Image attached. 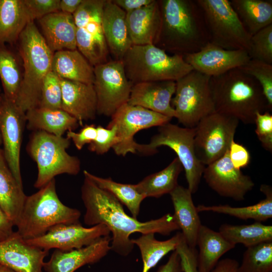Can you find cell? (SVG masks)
<instances>
[{"label": "cell", "instance_id": "1", "mask_svg": "<svg viewBox=\"0 0 272 272\" xmlns=\"http://www.w3.org/2000/svg\"><path fill=\"white\" fill-rule=\"evenodd\" d=\"M81 197L86 208L84 223L90 227L98 224L107 226L112 234L111 250L121 256L128 255L133 249L134 244L129 238L131 234L169 235L179 230L171 214L145 222L129 216L122 205L112 194L99 187L85 175L81 187Z\"/></svg>", "mask_w": 272, "mask_h": 272}, {"label": "cell", "instance_id": "2", "mask_svg": "<svg viewBox=\"0 0 272 272\" xmlns=\"http://www.w3.org/2000/svg\"><path fill=\"white\" fill-rule=\"evenodd\" d=\"M160 29L155 45L184 55L199 51L210 42L203 13L196 0H158Z\"/></svg>", "mask_w": 272, "mask_h": 272}, {"label": "cell", "instance_id": "3", "mask_svg": "<svg viewBox=\"0 0 272 272\" xmlns=\"http://www.w3.org/2000/svg\"><path fill=\"white\" fill-rule=\"evenodd\" d=\"M210 85L215 112L253 124L257 113L270 111L259 83L239 67L211 77Z\"/></svg>", "mask_w": 272, "mask_h": 272}, {"label": "cell", "instance_id": "4", "mask_svg": "<svg viewBox=\"0 0 272 272\" xmlns=\"http://www.w3.org/2000/svg\"><path fill=\"white\" fill-rule=\"evenodd\" d=\"M18 39L24 72L15 103L26 113L39 106L43 82L51 70L53 52L34 22L27 25Z\"/></svg>", "mask_w": 272, "mask_h": 272}, {"label": "cell", "instance_id": "5", "mask_svg": "<svg viewBox=\"0 0 272 272\" xmlns=\"http://www.w3.org/2000/svg\"><path fill=\"white\" fill-rule=\"evenodd\" d=\"M81 212L64 205L56 190L55 178L31 195L27 196L16 225L25 240L39 237L60 224L80 223Z\"/></svg>", "mask_w": 272, "mask_h": 272}, {"label": "cell", "instance_id": "6", "mask_svg": "<svg viewBox=\"0 0 272 272\" xmlns=\"http://www.w3.org/2000/svg\"><path fill=\"white\" fill-rule=\"evenodd\" d=\"M126 76L133 85L154 81H177L192 70L183 55H169L153 44L132 45L121 60Z\"/></svg>", "mask_w": 272, "mask_h": 272}, {"label": "cell", "instance_id": "7", "mask_svg": "<svg viewBox=\"0 0 272 272\" xmlns=\"http://www.w3.org/2000/svg\"><path fill=\"white\" fill-rule=\"evenodd\" d=\"M70 145V141L67 138L42 130H37L33 133L27 150L37 165L35 187L41 188L59 174L76 175L79 173V159L66 152Z\"/></svg>", "mask_w": 272, "mask_h": 272}, {"label": "cell", "instance_id": "8", "mask_svg": "<svg viewBox=\"0 0 272 272\" xmlns=\"http://www.w3.org/2000/svg\"><path fill=\"white\" fill-rule=\"evenodd\" d=\"M203 13L210 42L228 50L250 49V35L228 0H196Z\"/></svg>", "mask_w": 272, "mask_h": 272}, {"label": "cell", "instance_id": "9", "mask_svg": "<svg viewBox=\"0 0 272 272\" xmlns=\"http://www.w3.org/2000/svg\"><path fill=\"white\" fill-rule=\"evenodd\" d=\"M210 78L192 70L176 81L171 104L175 110V117L185 127H194L201 119L215 112Z\"/></svg>", "mask_w": 272, "mask_h": 272}, {"label": "cell", "instance_id": "10", "mask_svg": "<svg viewBox=\"0 0 272 272\" xmlns=\"http://www.w3.org/2000/svg\"><path fill=\"white\" fill-rule=\"evenodd\" d=\"M195 128L181 127L170 122L159 127L158 132L148 144H142L141 153L152 155L160 146H167L177 155L192 194L198 190L205 166L198 160L194 150Z\"/></svg>", "mask_w": 272, "mask_h": 272}, {"label": "cell", "instance_id": "11", "mask_svg": "<svg viewBox=\"0 0 272 272\" xmlns=\"http://www.w3.org/2000/svg\"><path fill=\"white\" fill-rule=\"evenodd\" d=\"M105 0H83L73 15L77 49L94 67L108 61L109 54L102 26Z\"/></svg>", "mask_w": 272, "mask_h": 272}, {"label": "cell", "instance_id": "12", "mask_svg": "<svg viewBox=\"0 0 272 272\" xmlns=\"http://www.w3.org/2000/svg\"><path fill=\"white\" fill-rule=\"evenodd\" d=\"M239 121L227 114L215 112L201 119L195 128L196 156L204 166L222 157L234 140Z\"/></svg>", "mask_w": 272, "mask_h": 272}, {"label": "cell", "instance_id": "13", "mask_svg": "<svg viewBox=\"0 0 272 272\" xmlns=\"http://www.w3.org/2000/svg\"><path fill=\"white\" fill-rule=\"evenodd\" d=\"M94 73L97 114L111 117L128 102L133 84L126 76L121 60L113 59L96 65Z\"/></svg>", "mask_w": 272, "mask_h": 272}, {"label": "cell", "instance_id": "14", "mask_svg": "<svg viewBox=\"0 0 272 272\" xmlns=\"http://www.w3.org/2000/svg\"><path fill=\"white\" fill-rule=\"evenodd\" d=\"M172 118L143 107L127 103L121 106L111 116L108 126L116 129L117 143L113 146L114 153L125 156L129 153H140L141 144L135 142L134 135L141 130L160 126L170 122Z\"/></svg>", "mask_w": 272, "mask_h": 272}, {"label": "cell", "instance_id": "15", "mask_svg": "<svg viewBox=\"0 0 272 272\" xmlns=\"http://www.w3.org/2000/svg\"><path fill=\"white\" fill-rule=\"evenodd\" d=\"M110 233L108 228L103 224L85 227L80 223L60 224L41 236L25 240L29 244L47 251L51 249L70 251L88 246L102 237L109 236Z\"/></svg>", "mask_w": 272, "mask_h": 272}, {"label": "cell", "instance_id": "16", "mask_svg": "<svg viewBox=\"0 0 272 272\" xmlns=\"http://www.w3.org/2000/svg\"><path fill=\"white\" fill-rule=\"evenodd\" d=\"M25 113L15 101L3 96L0 100V133L4 145V156L18 184L22 187L20 170V150Z\"/></svg>", "mask_w": 272, "mask_h": 272}, {"label": "cell", "instance_id": "17", "mask_svg": "<svg viewBox=\"0 0 272 272\" xmlns=\"http://www.w3.org/2000/svg\"><path fill=\"white\" fill-rule=\"evenodd\" d=\"M202 176L208 186L219 195L238 201L244 200L254 186L250 176L233 166L229 149L220 159L205 167Z\"/></svg>", "mask_w": 272, "mask_h": 272}, {"label": "cell", "instance_id": "18", "mask_svg": "<svg viewBox=\"0 0 272 272\" xmlns=\"http://www.w3.org/2000/svg\"><path fill=\"white\" fill-rule=\"evenodd\" d=\"M183 58L193 70L211 77L241 67L251 59L246 50H228L210 42L197 52L184 55Z\"/></svg>", "mask_w": 272, "mask_h": 272}, {"label": "cell", "instance_id": "19", "mask_svg": "<svg viewBox=\"0 0 272 272\" xmlns=\"http://www.w3.org/2000/svg\"><path fill=\"white\" fill-rule=\"evenodd\" d=\"M49 251L27 243L17 232L0 242V263L15 272H43Z\"/></svg>", "mask_w": 272, "mask_h": 272}, {"label": "cell", "instance_id": "20", "mask_svg": "<svg viewBox=\"0 0 272 272\" xmlns=\"http://www.w3.org/2000/svg\"><path fill=\"white\" fill-rule=\"evenodd\" d=\"M111 237H102L92 244L70 251L55 249L48 261L44 262L45 272H74L80 267L98 262L111 250Z\"/></svg>", "mask_w": 272, "mask_h": 272}, {"label": "cell", "instance_id": "21", "mask_svg": "<svg viewBox=\"0 0 272 272\" xmlns=\"http://www.w3.org/2000/svg\"><path fill=\"white\" fill-rule=\"evenodd\" d=\"M176 89V82L162 81L133 84L127 103L143 107L168 116L175 117L171 102Z\"/></svg>", "mask_w": 272, "mask_h": 272}, {"label": "cell", "instance_id": "22", "mask_svg": "<svg viewBox=\"0 0 272 272\" xmlns=\"http://www.w3.org/2000/svg\"><path fill=\"white\" fill-rule=\"evenodd\" d=\"M61 109L75 118L79 125L94 120L97 114V97L93 84L60 78Z\"/></svg>", "mask_w": 272, "mask_h": 272}, {"label": "cell", "instance_id": "23", "mask_svg": "<svg viewBox=\"0 0 272 272\" xmlns=\"http://www.w3.org/2000/svg\"><path fill=\"white\" fill-rule=\"evenodd\" d=\"M126 14L111 0H105L102 13V26L109 52L114 60H121L132 45L127 27Z\"/></svg>", "mask_w": 272, "mask_h": 272}, {"label": "cell", "instance_id": "24", "mask_svg": "<svg viewBox=\"0 0 272 272\" xmlns=\"http://www.w3.org/2000/svg\"><path fill=\"white\" fill-rule=\"evenodd\" d=\"M126 21L132 45H155L161 23L158 0L126 13Z\"/></svg>", "mask_w": 272, "mask_h": 272}, {"label": "cell", "instance_id": "25", "mask_svg": "<svg viewBox=\"0 0 272 272\" xmlns=\"http://www.w3.org/2000/svg\"><path fill=\"white\" fill-rule=\"evenodd\" d=\"M38 21L41 34L53 53L77 49L76 27L73 15L59 11L48 14Z\"/></svg>", "mask_w": 272, "mask_h": 272}, {"label": "cell", "instance_id": "26", "mask_svg": "<svg viewBox=\"0 0 272 272\" xmlns=\"http://www.w3.org/2000/svg\"><path fill=\"white\" fill-rule=\"evenodd\" d=\"M169 194L175 220L187 245L195 247L197 235L202 224L192 200V193L187 188L178 185Z\"/></svg>", "mask_w": 272, "mask_h": 272}, {"label": "cell", "instance_id": "27", "mask_svg": "<svg viewBox=\"0 0 272 272\" xmlns=\"http://www.w3.org/2000/svg\"><path fill=\"white\" fill-rule=\"evenodd\" d=\"M51 71L62 79L88 84L94 83V66L78 49L53 53Z\"/></svg>", "mask_w": 272, "mask_h": 272}, {"label": "cell", "instance_id": "28", "mask_svg": "<svg viewBox=\"0 0 272 272\" xmlns=\"http://www.w3.org/2000/svg\"><path fill=\"white\" fill-rule=\"evenodd\" d=\"M25 119L30 129L42 130L62 137L65 132L76 129L77 120L61 109L38 107L27 111Z\"/></svg>", "mask_w": 272, "mask_h": 272}, {"label": "cell", "instance_id": "29", "mask_svg": "<svg viewBox=\"0 0 272 272\" xmlns=\"http://www.w3.org/2000/svg\"><path fill=\"white\" fill-rule=\"evenodd\" d=\"M196 245L198 272H211L226 253L235 245L227 241L219 232L201 225L198 232Z\"/></svg>", "mask_w": 272, "mask_h": 272}, {"label": "cell", "instance_id": "30", "mask_svg": "<svg viewBox=\"0 0 272 272\" xmlns=\"http://www.w3.org/2000/svg\"><path fill=\"white\" fill-rule=\"evenodd\" d=\"M32 22L23 0H0V45L16 42Z\"/></svg>", "mask_w": 272, "mask_h": 272}, {"label": "cell", "instance_id": "31", "mask_svg": "<svg viewBox=\"0 0 272 272\" xmlns=\"http://www.w3.org/2000/svg\"><path fill=\"white\" fill-rule=\"evenodd\" d=\"M26 196L23 187L17 182L0 150V207L15 226L19 219Z\"/></svg>", "mask_w": 272, "mask_h": 272}, {"label": "cell", "instance_id": "32", "mask_svg": "<svg viewBox=\"0 0 272 272\" xmlns=\"http://www.w3.org/2000/svg\"><path fill=\"white\" fill-rule=\"evenodd\" d=\"M260 190L265 195V197L253 205L233 207L228 205H199L196 208L198 213L212 212L228 215L241 220L252 219L255 222H264L272 218V188L270 185L261 184Z\"/></svg>", "mask_w": 272, "mask_h": 272}, {"label": "cell", "instance_id": "33", "mask_svg": "<svg viewBox=\"0 0 272 272\" xmlns=\"http://www.w3.org/2000/svg\"><path fill=\"white\" fill-rule=\"evenodd\" d=\"M231 6L251 36L272 24L271 0H231Z\"/></svg>", "mask_w": 272, "mask_h": 272}, {"label": "cell", "instance_id": "34", "mask_svg": "<svg viewBox=\"0 0 272 272\" xmlns=\"http://www.w3.org/2000/svg\"><path fill=\"white\" fill-rule=\"evenodd\" d=\"M183 169L181 163L176 157L163 170L146 177L133 186L146 198L160 197L169 194L178 185V178Z\"/></svg>", "mask_w": 272, "mask_h": 272}, {"label": "cell", "instance_id": "35", "mask_svg": "<svg viewBox=\"0 0 272 272\" xmlns=\"http://www.w3.org/2000/svg\"><path fill=\"white\" fill-rule=\"evenodd\" d=\"M154 235L142 234L138 238L131 239L141 252L143 263L142 272H149L164 256L175 250L182 236L181 232H178L168 240L159 241L155 238Z\"/></svg>", "mask_w": 272, "mask_h": 272}, {"label": "cell", "instance_id": "36", "mask_svg": "<svg viewBox=\"0 0 272 272\" xmlns=\"http://www.w3.org/2000/svg\"><path fill=\"white\" fill-rule=\"evenodd\" d=\"M219 232L232 244H242L246 248L272 240V226L258 222L248 225L222 224Z\"/></svg>", "mask_w": 272, "mask_h": 272}, {"label": "cell", "instance_id": "37", "mask_svg": "<svg viewBox=\"0 0 272 272\" xmlns=\"http://www.w3.org/2000/svg\"><path fill=\"white\" fill-rule=\"evenodd\" d=\"M83 173L99 187L112 194L122 205L125 206L132 217L137 219L140 213L141 204L146 197L136 190L133 184L116 182L110 178L98 177L87 170H84Z\"/></svg>", "mask_w": 272, "mask_h": 272}, {"label": "cell", "instance_id": "38", "mask_svg": "<svg viewBox=\"0 0 272 272\" xmlns=\"http://www.w3.org/2000/svg\"><path fill=\"white\" fill-rule=\"evenodd\" d=\"M0 78L4 96L15 101L22 81L20 66L15 55L0 45Z\"/></svg>", "mask_w": 272, "mask_h": 272}, {"label": "cell", "instance_id": "39", "mask_svg": "<svg viewBox=\"0 0 272 272\" xmlns=\"http://www.w3.org/2000/svg\"><path fill=\"white\" fill-rule=\"evenodd\" d=\"M272 240L247 248L238 272H271Z\"/></svg>", "mask_w": 272, "mask_h": 272}, {"label": "cell", "instance_id": "40", "mask_svg": "<svg viewBox=\"0 0 272 272\" xmlns=\"http://www.w3.org/2000/svg\"><path fill=\"white\" fill-rule=\"evenodd\" d=\"M239 68L259 83L267 101L269 109L271 111L272 64L251 58L245 64Z\"/></svg>", "mask_w": 272, "mask_h": 272}, {"label": "cell", "instance_id": "41", "mask_svg": "<svg viewBox=\"0 0 272 272\" xmlns=\"http://www.w3.org/2000/svg\"><path fill=\"white\" fill-rule=\"evenodd\" d=\"M250 42L251 58L272 64V24L252 35Z\"/></svg>", "mask_w": 272, "mask_h": 272}, {"label": "cell", "instance_id": "42", "mask_svg": "<svg viewBox=\"0 0 272 272\" xmlns=\"http://www.w3.org/2000/svg\"><path fill=\"white\" fill-rule=\"evenodd\" d=\"M62 91L60 78L50 71L43 82L39 107L49 109H61Z\"/></svg>", "mask_w": 272, "mask_h": 272}, {"label": "cell", "instance_id": "43", "mask_svg": "<svg viewBox=\"0 0 272 272\" xmlns=\"http://www.w3.org/2000/svg\"><path fill=\"white\" fill-rule=\"evenodd\" d=\"M116 128L107 126L105 128L101 125L97 126V134L95 140L89 144V150L97 154L107 153L118 142Z\"/></svg>", "mask_w": 272, "mask_h": 272}, {"label": "cell", "instance_id": "44", "mask_svg": "<svg viewBox=\"0 0 272 272\" xmlns=\"http://www.w3.org/2000/svg\"><path fill=\"white\" fill-rule=\"evenodd\" d=\"M254 123L255 133L262 146L267 151H272V115L269 111L256 114Z\"/></svg>", "mask_w": 272, "mask_h": 272}, {"label": "cell", "instance_id": "45", "mask_svg": "<svg viewBox=\"0 0 272 272\" xmlns=\"http://www.w3.org/2000/svg\"><path fill=\"white\" fill-rule=\"evenodd\" d=\"M32 20L60 11V0H23Z\"/></svg>", "mask_w": 272, "mask_h": 272}, {"label": "cell", "instance_id": "46", "mask_svg": "<svg viewBox=\"0 0 272 272\" xmlns=\"http://www.w3.org/2000/svg\"><path fill=\"white\" fill-rule=\"evenodd\" d=\"M180 259L182 272H198L197 268V251L191 247L182 236L175 250Z\"/></svg>", "mask_w": 272, "mask_h": 272}, {"label": "cell", "instance_id": "47", "mask_svg": "<svg viewBox=\"0 0 272 272\" xmlns=\"http://www.w3.org/2000/svg\"><path fill=\"white\" fill-rule=\"evenodd\" d=\"M97 134V126L86 125L78 132L70 130L66 132L67 138L71 140L78 150H81L86 144H91Z\"/></svg>", "mask_w": 272, "mask_h": 272}, {"label": "cell", "instance_id": "48", "mask_svg": "<svg viewBox=\"0 0 272 272\" xmlns=\"http://www.w3.org/2000/svg\"><path fill=\"white\" fill-rule=\"evenodd\" d=\"M229 156L233 166L240 170L248 165L250 162V155L246 147L234 140L231 142L229 148Z\"/></svg>", "mask_w": 272, "mask_h": 272}, {"label": "cell", "instance_id": "49", "mask_svg": "<svg viewBox=\"0 0 272 272\" xmlns=\"http://www.w3.org/2000/svg\"><path fill=\"white\" fill-rule=\"evenodd\" d=\"M15 225L0 207V242L9 238L14 232Z\"/></svg>", "mask_w": 272, "mask_h": 272}, {"label": "cell", "instance_id": "50", "mask_svg": "<svg viewBox=\"0 0 272 272\" xmlns=\"http://www.w3.org/2000/svg\"><path fill=\"white\" fill-rule=\"evenodd\" d=\"M153 0H111L126 13H128L147 6Z\"/></svg>", "mask_w": 272, "mask_h": 272}, {"label": "cell", "instance_id": "51", "mask_svg": "<svg viewBox=\"0 0 272 272\" xmlns=\"http://www.w3.org/2000/svg\"><path fill=\"white\" fill-rule=\"evenodd\" d=\"M156 272H182L180 257L175 250L173 251L167 262L161 265Z\"/></svg>", "mask_w": 272, "mask_h": 272}, {"label": "cell", "instance_id": "52", "mask_svg": "<svg viewBox=\"0 0 272 272\" xmlns=\"http://www.w3.org/2000/svg\"><path fill=\"white\" fill-rule=\"evenodd\" d=\"M239 265L236 260L227 258L220 260L211 272H238Z\"/></svg>", "mask_w": 272, "mask_h": 272}, {"label": "cell", "instance_id": "53", "mask_svg": "<svg viewBox=\"0 0 272 272\" xmlns=\"http://www.w3.org/2000/svg\"><path fill=\"white\" fill-rule=\"evenodd\" d=\"M83 0H60L59 10L64 13L73 15Z\"/></svg>", "mask_w": 272, "mask_h": 272}, {"label": "cell", "instance_id": "54", "mask_svg": "<svg viewBox=\"0 0 272 272\" xmlns=\"http://www.w3.org/2000/svg\"><path fill=\"white\" fill-rule=\"evenodd\" d=\"M0 272H15L11 268L0 263Z\"/></svg>", "mask_w": 272, "mask_h": 272}, {"label": "cell", "instance_id": "55", "mask_svg": "<svg viewBox=\"0 0 272 272\" xmlns=\"http://www.w3.org/2000/svg\"><path fill=\"white\" fill-rule=\"evenodd\" d=\"M1 140H2V138H1V133H0V144H1Z\"/></svg>", "mask_w": 272, "mask_h": 272}, {"label": "cell", "instance_id": "56", "mask_svg": "<svg viewBox=\"0 0 272 272\" xmlns=\"http://www.w3.org/2000/svg\"><path fill=\"white\" fill-rule=\"evenodd\" d=\"M1 98H2V97H1V96H0V100H1Z\"/></svg>", "mask_w": 272, "mask_h": 272}]
</instances>
